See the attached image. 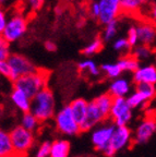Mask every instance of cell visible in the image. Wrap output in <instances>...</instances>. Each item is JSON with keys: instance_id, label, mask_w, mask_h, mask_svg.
<instances>
[{"instance_id": "cell-28", "label": "cell", "mask_w": 156, "mask_h": 157, "mask_svg": "<svg viewBox=\"0 0 156 157\" xmlns=\"http://www.w3.org/2000/svg\"><path fill=\"white\" fill-rule=\"evenodd\" d=\"M21 127L24 128L25 130L29 131V132H33L38 127V120L31 113H23Z\"/></svg>"}, {"instance_id": "cell-8", "label": "cell", "mask_w": 156, "mask_h": 157, "mask_svg": "<svg viewBox=\"0 0 156 157\" xmlns=\"http://www.w3.org/2000/svg\"><path fill=\"white\" fill-rule=\"evenodd\" d=\"M116 125L114 123H105V124L97 125L93 129L92 132V143L95 150L99 152H104L106 148L109 147L110 139L114 133Z\"/></svg>"}, {"instance_id": "cell-29", "label": "cell", "mask_w": 156, "mask_h": 157, "mask_svg": "<svg viewBox=\"0 0 156 157\" xmlns=\"http://www.w3.org/2000/svg\"><path fill=\"white\" fill-rule=\"evenodd\" d=\"M127 99V103L129 105V107L131 109H134V108H139V107H142L144 104H146L147 101L143 96L141 95L140 93H138L137 91L133 92V93L130 94L128 97H126Z\"/></svg>"}, {"instance_id": "cell-18", "label": "cell", "mask_w": 156, "mask_h": 157, "mask_svg": "<svg viewBox=\"0 0 156 157\" xmlns=\"http://www.w3.org/2000/svg\"><path fill=\"white\" fill-rule=\"evenodd\" d=\"M112 96L108 93L102 94V95L97 96L95 99H93V103L95 104V106L98 108V110L102 113V115L105 117V119H109V111L110 107H111L112 103Z\"/></svg>"}, {"instance_id": "cell-4", "label": "cell", "mask_w": 156, "mask_h": 157, "mask_svg": "<svg viewBox=\"0 0 156 157\" xmlns=\"http://www.w3.org/2000/svg\"><path fill=\"white\" fill-rule=\"evenodd\" d=\"M109 119L116 127H126L132 119V109L126 97H114L109 111Z\"/></svg>"}, {"instance_id": "cell-27", "label": "cell", "mask_w": 156, "mask_h": 157, "mask_svg": "<svg viewBox=\"0 0 156 157\" xmlns=\"http://www.w3.org/2000/svg\"><path fill=\"white\" fill-rule=\"evenodd\" d=\"M100 71H103L108 78H117L121 75L122 71L120 70L119 66L117 63H104L100 67Z\"/></svg>"}, {"instance_id": "cell-14", "label": "cell", "mask_w": 156, "mask_h": 157, "mask_svg": "<svg viewBox=\"0 0 156 157\" xmlns=\"http://www.w3.org/2000/svg\"><path fill=\"white\" fill-rule=\"evenodd\" d=\"M130 90H131V84L129 80L119 76L110 83L108 94H110L112 97H126L130 93Z\"/></svg>"}, {"instance_id": "cell-39", "label": "cell", "mask_w": 156, "mask_h": 157, "mask_svg": "<svg viewBox=\"0 0 156 157\" xmlns=\"http://www.w3.org/2000/svg\"><path fill=\"white\" fill-rule=\"evenodd\" d=\"M8 0H0V7H2L3 5H6L7 3Z\"/></svg>"}, {"instance_id": "cell-21", "label": "cell", "mask_w": 156, "mask_h": 157, "mask_svg": "<svg viewBox=\"0 0 156 157\" xmlns=\"http://www.w3.org/2000/svg\"><path fill=\"white\" fill-rule=\"evenodd\" d=\"M12 154L13 148L9 133L0 129V157H6Z\"/></svg>"}, {"instance_id": "cell-37", "label": "cell", "mask_w": 156, "mask_h": 157, "mask_svg": "<svg viewBox=\"0 0 156 157\" xmlns=\"http://www.w3.org/2000/svg\"><path fill=\"white\" fill-rule=\"evenodd\" d=\"M0 74L10 78V68L7 61H0Z\"/></svg>"}, {"instance_id": "cell-3", "label": "cell", "mask_w": 156, "mask_h": 157, "mask_svg": "<svg viewBox=\"0 0 156 157\" xmlns=\"http://www.w3.org/2000/svg\"><path fill=\"white\" fill-rule=\"evenodd\" d=\"M27 29V20L22 13H13L10 17H8L6 26L1 36L8 43H14L21 39L25 35Z\"/></svg>"}, {"instance_id": "cell-11", "label": "cell", "mask_w": 156, "mask_h": 157, "mask_svg": "<svg viewBox=\"0 0 156 157\" xmlns=\"http://www.w3.org/2000/svg\"><path fill=\"white\" fill-rule=\"evenodd\" d=\"M156 131V121L154 117H147L138 125L135 133H134V142L137 144H145Z\"/></svg>"}, {"instance_id": "cell-13", "label": "cell", "mask_w": 156, "mask_h": 157, "mask_svg": "<svg viewBox=\"0 0 156 157\" xmlns=\"http://www.w3.org/2000/svg\"><path fill=\"white\" fill-rule=\"evenodd\" d=\"M133 82L135 84L139 83H156V68L153 64H146V66H140L139 68L133 72Z\"/></svg>"}, {"instance_id": "cell-5", "label": "cell", "mask_w": 156, "mask_h": 157, "mask_svg": "<svg viewBox=\"0 0 156 157\" xmlns=\"http://www.w3.org/2000/svg\"><path fill=\"white\" fill-rule=\"evenodd\" d=\"M9 135L14 154L24 156L26 152H29V150L34 144L33 132L25 130L21 125H18L13 130H11Z\"/></svg>"}, {"instance_id": "cell-36", "label": "cell", "mask_w": 156, "mask_h": 157, "mask_svg": "<svg viewBox=\"0 0 156 157\" xmlns=\"http://www.w3.org/2000/svg\"><path fill=\"white\" fill-rule=\"evenodd\" d=\"M90 14L92 15V17L97 20L98 19V15H99V8H98V3H97V0L96 1H93L92 3L90 5Z\"/></svg>"}, {"instance_id": "cell-23", "label": "cell", "mask_w": 156, "mask_h": 157, "mask_svg": "<svg viewBox=\"0 0 156 157\" xmlns=\"http://www.w3.org/2000/svg\"><path fill=\"white\" fill-rule=\"evenodd\" d=\"M78 69L81 72H86V73L92 76H98L100 74V69L91 59H86V60H83V61L79 62Z\"/></svg>"}, {"instance_id": "cell-25", "label": "cell", "mask_w": 156, "mask_h": 157, "mask_svg": "<svg viewBox=\"0 0 156 157\" xmlns=\"http://www.w3.org/2000/svg\"><path fill=\"white\" fill-rule=\"evenodd\" d=\"M135 91L140 93L147 101V103L153 101V98L155 97L156 94V87L154 84L149 83H139L135 86Z\"/></svg>"}, {"instance_id": "cell-33", "label": "cell", "mask_w": 156, "mask_h": 157, "mask_svg": "<svg viewBox=\"0 0 156 157\" xmlns=\"http://www.w3.org/2000/svg\"><path fill=\"white\" fill-rule=\"evenodd\" d=\"M45 0H24V6L29 12H36L44 6Z\"/></svg>"}, {"instance_id": "cell-38", "label": "cell", "mask_w": 156, "mask_h": 157, "mask_svg": "<svg viewBox=\"0 0 156 157\" xmlns=\"http://www.w3.org/2000/svg\"><path fill=\"white\" fill-rule=\"evenodd\" d=\"M45 46V49H46L47 52H56V49H57V45L55 44L54 42H51V40H47V42H45L44 44Z\"/></svg>"}, {"instance_id": "cell-1", "label": "cell", "mask_w": 156, "mask_h": 157, "mask_svg": "<svg viewBox=\"0 0 156 157\" xmlns=\"http://www.w3.org/2000/svg\"><path fill=\"white\" fill-rule=\"evenodd\" d=\"M56 101L53 92L49 88H44L39 91L31 99L29 113L36 118L38 122H45L55 117Z\"/></svg>"}, {"instance_id": "cell-34", "label": "cell", "mask_w": 156, "mask_h": 157, "mask_svg": "<svg viewBox=\"0 0 156 157\" xmlns=\"http://www.w3.org/2000/svg\"><path fill=\"white\" fill-rule=\"evenodd\" d=\"M50 145L51 142L49 141H45L39 145L38 150L36 153V157H49V153H50Z\"/></svg>"}, {"instance_id": "cell-17", "label": "cell", "mask_w": 156, "mask_h": 157, "mask_svg": "<svg viewBox=\"0 0 156 157\" xmlns=\"http://www.w3.org/2000/svg\"><path fill=\"white\" fill-rule=\"evenodd\" d=\"M11 101H12V103L14 104L15 107L20 111H22L23 113H29V109H31V98L27 97L23 92L13 88V91L11 92Z\"/></svg>"}, {"instance_id": "cell-40", "label": "cell", "mask_w": 156, "mask_h": 157, "mask_svg": "<svg viewBox=\"0 0 156 157\" xmlns=\"http://www.w3.org/2000/svg\"><path fill=\"white\" fill-rule=\"evenodd\" d=\"M6 157H22V156H21V155H18V154H14V153H13L12 155H9V156H6Z\"/></svg>"}, {"instance_id": "cell-6", "label": "cell", "mask_w": 156, "mask_h": 157, "mask_svg": "<svg viewBox=\"0 0 156 157\" xmlns=\"http://www.w3.org/2000/svg\"><path fill=\"white\" fill-rule=\"evenodd\" d=\"M7 62L10 68V78L15 81L21 76L27 75L37 70L31 60L20 54H11L7 59Z\"/></svg>"}, {"instance_id": "cell-16", "label": "cell", "mask_w": 156, "mask_h": 157, "mask_svg": "<svg viewBox=\"0 0 156 157\" xmlns=\"http://www.w3.org/2000/svg\"><path fill=\"white\" fill-rule=\"evenodd\" d=\"M151 0H121L120 7L121 13L128 15L138 14L142 11V9L150 5Z\"/></svg>"}, {"instance_id": "cell-35", "label": "cell", "mask_w": 156, "mask_h": 157, "mask_svg": "<svg viewBox=\"0 0 156 157\" xmlns=\"http://www.w3.org/2000/svg\"><path fill=\"white\" fill-rule=\"evenodd\" d=\"M8 20V14L6 12V10L2 7H0V36L2 34L3 29L6 26V23H7Z\"/></svg>"}, {"instance_id": "cell-24", "label": "cell", "mask_w": 156, "mask_h": 157, "mask_svg": "<svg viewBox=\"0 0 156 157\" xmlns=\"http://www.w3.org/2000/svg\"><path fill=\"white\" fill-rule=\"evenodd\" d=\"M152 55H153V49L149 46H145V45L139 44L132 48L131 56H133L138 61H140V60H147V59L151 58Z\"/></svg>"}, {"instance_id": "cell-19", "label": "cell", "mask_w": 156, "mask_h": 157, "mask_svg": "<svg viewBox=\"0 0 156 157\" xmlns=\"http://www.w3.org/2000/svg\"><path fill=\"white\" fill-rule=\"evenodd\" d=\"M70 143L66 140H56L50 145L49 157H69Z\"/></svg>"}, {"instance_id": "cell-32", "label": "cell", "mask_w": 156, "mask_h": 157, "mask_svg": "<svg viewBox=\"0 0 156 157\" xmlns=\"http://www.w3.org/2000/svg\"><path fill=\"white\" fill-rule=\"evenodd\" d=\"M10 55V44L2 36H0V61H7Z\"/></svg>"}, {"instance_id": "cell-2", "label": "cell", "mask_w": 156, "mask_h": 157, "mask_svg": "<svg viewBox=\"0 0 156 157\" xmlns=\"http://www.w3.org/2000/svg\"><path fill=\"white\" fill-rule=\"evenodd\" d=\"M48 81V73L45 70H36L27 75L21 76L13 81L15 90L23 92L27 97L32 99L39 91L46 88Z\"/></svg>"}, {"instance_id": "cell-31", "label": "cell", "mask_w": 156, "mask_h": 157, "mask_svg": "<svg viewBox=\"0 0 156 157\" xmlns=\"http://www.w3.org/2000/svg\"><path fill=\"white\" fill-rule=\"evenodd\" d=\"M126 39H127L128 44H129L131 49L137 46V45H139V38H138V33H137V29H135V25H131L129 27Z\"/></svg>"}, {"instance_id": "cell-10", "label": "cell", "mask_w": 156, "mask_h": 157, "mask_svg": "<svg viewBox=\"0 0 156 157\" xmlns=\"http://www.w3.org/2000/svg\"><path fill=\"white\" fill-rule=\"evenodd\" d=\"M132 141V132L128 125L126 127H116L110 139L109 147L115 153L123 150Z\"/></svg>"}, {"instance_id": "cell-20", "label": "cell", "mask_w": 156, "mask_h": 157, "mask_svg": "<svg viewBox=\"0 0 156 157\" xmlns=\"http://www.w3.org/2000/svg\"><path fill=\"white\" fill-rule=\"evenodd\" d=\"M117 64L122 72H132V73L140 67L139 61L131 55H126L122 58H120Z\"/></svg>"}, {"instance_id": "cell-15", "label": "cell", "mask_w": 156, "mask_h": 157, "mask_svg": "<svg viewBox=\"0 0 156 157\" xmlns=\"http://www.w3.org/2000/svg\"><path fill=\"white\" fill-rule=\"evenodd\" d=\"M88 103L85 99L83 98H76L69 104L71 113L73 116L74 120L76 121L79 125L84 121L86 117V110H88Z\"/></svg>"}, {"instance_id": "cell-22", "label": "cell", "mask_w": 156, "mask_h": 157, "mask_svg": "<svg viewBox=\"0 0 156 157\" xmlns=\"http://www.w3.org/2000/svg\"><path fill=\"white\" fill-rule=\"evenodd\" d=\"M119 20H114L111 22L105 24V29L103 31V40L105 42H110L115 38L119 31Z\"/></svg>"}, {"instance_id": "cell-7", "label": "cell", "mask_w": 156, "mask_h": 157, "mask_svg": "<svg viewBox=\"0 0 156 157\" xmlns=\"http://www.w3.org/2000/svg\"><path fill=\"white\" fill-rule=\"evenodd\" d=\"M55 122H56L57 130L61 134L72 136L80 133V127L74 120L73 116L71 113L69 105L64 106L56 113L55 116Z\"/></svg>"}, {"instance_id": "cell-30", "label": "cell", "mask_w": 156, "mask_h": 157, "mask_svg": "<svg viewBox=\"0 0 156 157\" xmlns=\"http://www.w3.org/2000/svg\"><path fill=\"white\" fill-rule=\"evenodd\" d=\"M112 47H114V49H115L116 52L124 54V56H126V55L128 54V52L131 49L129 46V44H128L127 39H126V37L117 38L115 42H114V44H112Z\"/></svg>"}, {"instance_id": "cell-12", "label": "cell", "mask_w": 156, "mask_h": 157, "mask_svg": "<svg viewBox=\"0 0 156 157\" xmlns=\"http://www.w3.org/2000/svg\"><path fill=\"white\" fill-rule=\"evenodd\" d=\"M135 29H137L139 44L149 47L153 46L156 38V29L153 23H151V21L141 22L135 25Z\"/></svg>"}, {"instance_id": "cell-26", "label": "cell", "mask_w": 156, "mask_h": 157, "mask_svg": "<svg viewBox=\"0 0 156 157\" xmlns=\"http://www.w3.org/2000/svg\"><path fill=\"white\" fill-rule=\"evenodd\" d=\"M103 48V39L100 37H97V38L93 39L92 42L88 43L82 50V54L86 57H91L96 55L97 52H99Z\"/></svg>"}, {"instance_id": "cell-9", "label": "cell", "mask_w": 156, "mask_h": 157, "mask_svg": "<svg viewBox=\"0 0 156 157\" xmlns=\"http://www.w3.org/2000/svg\"><path fill=\"white\" fill-rule=\"evenodd\" d=\"M121 0H97L99 8V15L97 21L102 24H107L114 20H117L121 14Z\"/></svg>"}]
</instances>
